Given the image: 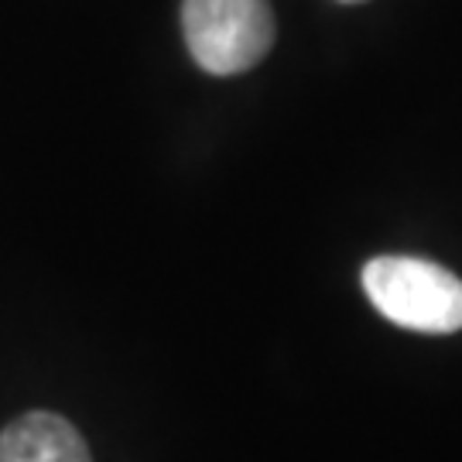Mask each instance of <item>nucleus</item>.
I'll return each instance as SVG.
<instances>
[{
    "label": "nucleus",
    "mask_w": 462,
    "mask_h": 462,
    "mask_svg": "<svg viewBox=\"0 0 462 462\" xmlns=\"http://www.w3.org/2000/svg\"><path fill=\"white\" fill-rule=\"evenodd\" d=\"M364 291L387 322L411 332L462 329V281L421 257H374L364 267Z\"/></svg>",
    "instance_id": "f257e3e1"
},
{
    "label": "nucleus",
    "mask_w": 462,
    "mask_h": 462,
    "mask_svg": "<svg viewBox=\"0 0 462 462\" xmlns=\"http://www.w3.org/2000/svg\"><path fill=\"white\" fill-rule=\"evenodd\" d=\"M343 4H360V0H343Z\"/></svg>",
    "instance_id": "20e7f679"
},
{
    "label": "nucleus",
    "mask_w": 462,
    "mask_h": 462,
    "mask_svg": "<svg viewBox=\"0 0 462 462\" xmlns=\"http://www.w3.org/2000/svg\"><path fill=\"white\" fill-rule=\"evenodd\" d=\"M182 32L199 69L236 76L271 51L274 14L267 0H182Z\"/></svg>",
    "instance_id": "f03ea898"
},
{
    "label": "nucleus",
    "mask_w": 462,
    "mask_h": 462,
    "mask_svg": "<svg viewBox=\"0 0 462 462\" xmlns=\"http://www.w3.org/2000/svg\"><path fill=\"white\" fill-rule=\"evenodd\" d=\"M0 462H93V456L66 418L32 411L0 431Z\"/></svg>",
    "instance_id": "7ed1b4c3"
}]
</instances>
